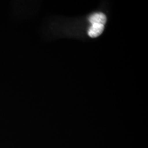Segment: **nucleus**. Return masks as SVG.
<instances>
[{"label":"nucleus","instance_id":"obj_1","mask_svg":"<svg viewBox=\"0 0 148 148\" xmlns=\"http://www.w3.org/2000/svg\"><path fill=\"white\" fill-rule=\"evenodd\" d=\"M104 25L101 24H92L88 30V34L90 37L95 38L100 36L104 31Z\"/></svg>","mask_w":148,"mask_h":148},{"label":"nucleus","instance_id":"obj_2","mask_svg":"<svg viewBox=\"0 0 148 148\" xmlns=\"http://www.w3.org/2000/svg\"><path fill=\"white\" fill-rule=\"evenodd\" d=\"M89 21L92 24H96L104 25L106 22V17L102 13H96L90 16Z\"/></svg>","mask_w":148,"mask_h":148}]
</instances>
